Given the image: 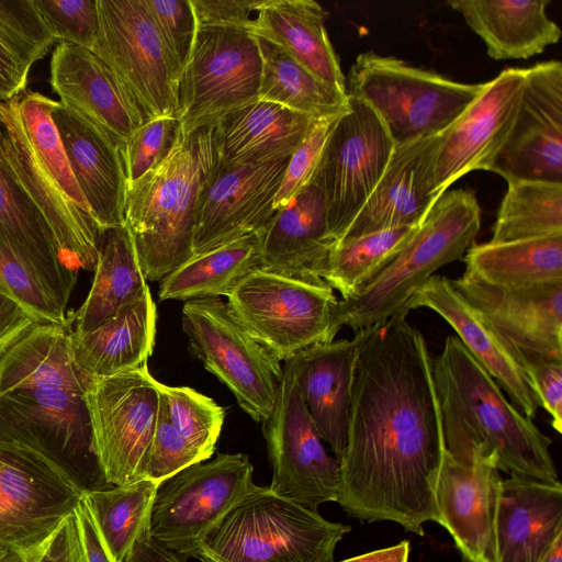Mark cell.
<instances>
[{
    "label": "cell",
    "mask_w": 562,
    "mask_h": 562,
    "mask_svg": "<svg viewBox=\"0 0 562 562\" xmlns=\"http://www.w3.org/2000/svg\"><path fill=\"white\" fill-rule=\"evenodd\" d=\"M158 483L142 479L85 494L97 528L114 562H124L139 536L149 529Z\"/></svg>",
    "instance_id": "60d3db41"
},
{
    "label": "cell",
    "mask_w": 562,
    "mask_h": 562,
    "mask_svg": "<svg viewBox=\"0 0 562 562\" xmlns=\"http://www.w3.org/2000/svg\"><path fill=\"white\" fill-rule=\"evenodd\" d=\"M347 446L337 503L361 521L424 536L438 520L435 483L446 450L432 358L406 316L356 331Z\"/></svg>",
    "instance_id": "6da1fadb"
},
{
    "label": "cell",
    "mask_w": 562,
    "mask_h": 562,
    "mask_svg": "<svg viewBox=\"0 0 562 562\" xmlns=\"http://www.w3.org/2000/svg\"><path fill=\"white\" fill-rule=\"evenodd\" d=\"M336 241L328 228L323 193L312 181L288 205L278 209L260 233L259 269L323 282Z\"/></svg>",
    "instance_id": "d4e9b609"
},
{
    "label": "cell",
    "mask_w": 562,
    "mask_h": 562,
    "mask_svg": "<svg viewBox=\"0 0 562 562\" xmlns=\"http://www.w3.org/2000/svg\"><path fill=\"white\" fill-rule=\"evenodd\" d=\"M451 283L522 357L562 361V281L505 289L462 274Z\"/></svg>",
    "instance_id": "cb8c5ba5"
},
{
    "label": "cell",
    "mask_w": 562,
    "mask_h": 562,
    "mask_svg": "<svg viewBox=\"0 0 562 562\" xmlns=\"http://www.w3.org/2000/svg\"><path fill=\"white\" fill-rule=\"evenodd\" d=\"M155 336L156 305L148 289L94 329L71 333L74 359L94 379L112 376L146 364Z\"/></svg>",
    "instance_id": "e575fe53"
},
{
    "label": "cell",
    "mask_w": 562,
    "mask_h": 562,
    "mask_svg": "<svg viewBox=\"0 0 562 562\" xmlns=\"http://www.w3.org/2000/svg\"><path fill=\"white\" fill-rule=\"evenodd\" d=\"M37 323V317L22 304L0 293V355Z\"/></svg>",
    "instance_id": "11a10c76"
},
{
    "label": "cell",
    "mask_w": 562,
    "mask_h": 562,
    "mask_svg": "<svg viewBox=\"0 0 562 562\" xmlns=\"http://www.w3.org/2000/svg\"><path fill=\"white\" fill-rule=\"evenodd\" d=\"M260 234L193 255L160 281L159 299L190 301L228 296L260 268Z\"/></svg>",
    "instance_id": "74e56055"
},
{
    "label": "cell",
    "mask_w": 562,
    "mask_h": 562,
    "mask_svg": "<svg viewBox=\"0 0 562 562\" xmlns=\"http://www.w3.org/2000/svg\"><path fill=\"white\" fill-rule=\"evenodd\" d=\"M480 226L481 209L471 190L442 193L404 247L355 296L338 301V331L406 316L416 292L435 271L463 258Z\"/></svg>",
    "instance_id": "277c9868"
},
{
    "label": "cell",
    "mask_w": 562,
    "mask_h": 562,
    "mask_svg": "<svg viewBox=\"0 0 562 562\" xmlns=\"http://www.w3.org/2000/svg\"><path fill=\"white\" fill-rule=\"evenodd\" d=\"M76 515L88 562H114L97 528L85 496L76 509Z\"/></svg>",
    "instance_id": "9f6ffc18"
},
{
    "label": "cell",
    "mask_w": 562,
    "mask_h": 562,
    "mask_svg": "<svg viewBox=\"0 0 562 562\" xmlns=\"http://www.w3.org/2000/svg\"><path fill=\"white\" fill-rule=\"evenodd\" d=\"M550 0H452L493 59H527L559 42L561 30L547 7Z\"/></svg>",
    "instance_id": "4dcf8cb0"
},
{
    "label": "cell",
    "mask_w": 562,
    "mask_h": 562,
    "mask_svg": "<svg viewBox=\"0 0 562 562\" xmlns=\"http://www.w3.org/2000/svg\"><path fill=\"white\" fill-rule=\"evenodd\" d=\"M418 226H402L337 240L329 254L323 280L341 294V300L355 296L404 247Z\"/></svg>",
    "instance_id": "7bdbcfd3"
},
{
    "label": "cell",
    "mask_w": 562,
    "mask_h": 562,
    "mask_svg": "<svg viewBox=\"0 0 562 562\" xmlns=\"http://www.w3.org/2000/svg\"><path fill=\"white\" fill-rule=\"evenodd\" d=\"M0 441L40 454L85 494L113 486L99 462L85 393L34 389L0 395Z\"/></svg>",
    "instance_id": "52a82bcc"
},
{
    "label": "cell",
    "mask_w": 562,
    "mask_h": 562,
    "mask_svg": "<svg viewBox=\"0 0 562 562\" xmlns=\"http://www.w3.org/2000/svg\"><path fill=\"white\" fill-rule=\"evenodd\" d=\"M124 562H182L173 551L154 540L149 530L136 540Z\"/></svg>",
    "instance_id": "6f0895ef"
},
{
    "label": "cell",
    "mask_w": 562,
    "mask_h": 562,
    "mask_svg": "<svg viewBox=\"0 0 562 562\" xmlns=\"http://www.w3.org/2000/svg\"><path fill=\"white\" fill-rule=\"evenodd\" d=\"M262 432L272 468V492L313 510L337 502L339 462L329 456L311 419L290 360L273 408L262 422Z\"/></svg>",
    "instance_id": "5bb4252c"
},
{
    "label": "cell",
    "mask_w": 562,
    "mask_h": 562,
    "mask_svg": "<svg viewBox=\"0 0 562 562\" xmlns=\"http://www.w3.org/2000/svg\"><path fill=\"white\" fill-rule=\"evenodd\" d=\"M288 159L238 166L217 160L199 198L193 255L265 229Z\"/></svg>",
    "instance_id": "ffe728a7"
},
{
    "label": "cell",
    "mask_w": 562,
    "mask_h": 562,
    "mask_svg": "<svg viewBox=\"0 0 562 562\" xmlns=\"http://www.w3.org/2000/svg\"><path fill=\"white\" fill-rule=\"evenodd\" d=\"M196 462L202 460L173 427L160 393L158 418L144 479L159 483Z\"/></svg>",
    "instance_id": "681fc988"
},
{
    "label": "cell",
    "mask_w": 562,
    "mask_h": 562,
    "mask_svg": "<svg viewBox=\"0 0 562 562\" xmlns=\"http://www.w3.org/2000/svg\"><path fill=\"white\" fill-rule=\"evenodd\" d=\"M179 132L175 116H162L140 125L119 149L126 184L140 179L169 153Z\"/></svg>",
    "instance_id": "bcb514c9"
},
{
    "label": "cell",
    "mask_w": 562,
    "mask_h": 562,
    "mask_svg": "<svg viewBox=\"0 0 562 562\" xmlns=\"http://www.w3.org/2000/svg\"><path fill=\"white\" fill-rule=\"evenodd\" d=\"M254 467L244 453H218L158 483L149 535L177 555L198 558L213 526L255 485Z\"/></svg>",
    "instance_id": "30bf717a"
},
{
    "label": "cell",
    "mask_w": 562,
    "mask_h": 562,
    "mask_svg": "<svg viewBox=\"0 0 562 562\" xmlns=\"http://www.w3.org/2000/svg\"><path fill=\"white\" fill-rule=\"evenodd\" d=\"M160 393L176 430L202 461L207 460L214 453L225 409L211 397L188 386L160 383Z\"/></svg>",
    "instance_id": "ee69618b"
},
{
    "label": "cell",
    "mask_w": 562,
    "mask_h": 562,
    "mask_svg": "<svg viewBox=\"0 0 562 562\" xmlns=\"http://www.w3.org/2000/svg\"><path fill=\"white\" fill-rule=\"evenodd\" d=\"M445 446L458 461L490 460L498 471L559 482L552 440L521 414L457 336L432 359Z\"/></svg>",
    "instance_id": "7a4b0ae2"
},
{
    "label": "cell",
    "mask_w": 562,
    "mask_h": 562,
    "mask_svg": "<svg viewBox=\"0 0 562 562\" xmlns=\"http://www.w3.org/2000/svg\"><path fill=\"white\" fill-rule=\"evenodd\" d=\"M488 171L507 182L562 183V64L525 68V86L509 135Z\"/></svg>",
    "instance_id": "d6986e66"
},
{
    "label": "cell",
    "mask_w": 562,
    "mask_h": 562,
    "mask_svg": "<svg viewBox=\"0 0 562 562\" xmlns=\"http://www.w3.org/2000/svg\"><path fill=\"white\" fill-rule=\"evenodd\" d=\"M93 272L91 289L70 319L74 335L94 329L149 289L125 224L103 229Z\"/></svg>",
    "instance_id": "d590c367"
},
{
    "label": "cell",
    "mask_w": 562,
    "mask_h": 562,
    "mask_svg": "<svg viewBox=\"0 0 562 562\" xmlns=\"http://www.w3.org/2000/svg\"><path fill=\"white\" fill-rule=\"evenodd\" d=\"M483 88L372 52L359 54L346 77L347 95L371 106L395 146L439 134Z\"/></svg>",
    "instance_id": "8992f818"
},
{
    "label": "cell",
    "mask_w": 562,
    "mask_h": 562,
    "mask_svg": "<svg viewBox=\"0 0 562 562\" xmlns=\"http://www.w3.org/2000/svg\"><path fill=\"white\" fill-rule=\"evenodd\" d=\"M144 3L162 42L183 69L196 33L190 0H144Z\"/></svg>",
    "instance_id": "f907efd6"
},
{
    "label": "cell",
    "mask_w": 562,
    "mask_h": 562,
    "mask_svg": "<svg viewBox=\"0 0 562 562\" xmlns=\"http://www.w3.org/2000/svg\"><path fill=\"white\" fill-rule=\"evenodd\" d=\"M92 47L112 70L146 122L177 117L182 67L162 42L144 0H97Z\"/></svg>",
    "instance_id": "9c48e42d"
},
{
    "label": "cell",
    "mask_w": 562,
    "mask_h": 562,
    "mask_svg": "<svg viewBox=\"0 0 562 562\" xmlns=\"http://www.w3.org/2000/svg\"><path fill=\"white\" fill-rule=\"evenodd\" d=\"M262 71L259 99L319 120L345 114L348 95L324 83L279 47L258 38Z\"/></svg>",
    "instance_id": "f35d334b"
},
{
    "label": "cell",
    "mask_w": 562,
    "mask_h": 562,
    "mask_svg": "<svg viewBox=\"0 0 562 562\" xmlns=\"http://www.w3.org/2000/svg\"><path fill=\"white\" fill-rule=\"evenodd\" d=\"M464 276L505 289L562 281V234L475 244L462 258Z\"/></svg>",
    "instance_id": "8d00e7d4"
},
{
    "label": "cell",
    "mask_w": 562,
    "mask_h": 562,
    "mask_svg": "<svg viewBox=\"0 0 562 562\" xmlns=\"http://www.w3.org/2000/svg\"><path fill=\"white\" fill-rule=\"evenodd\" d=\"M540 562H562V535H560Z\"/></svg>",
    "instance_id": "94428289"
},
{
    "label": "cell",
    "mask_w": 562,
    "mask_h": 562,
    "mask_svg": "<svg viewBox=\"0 0 562 562\" xmlns=\"http://www.w3.org/2000/svg\"><path fill=\"white\" fill-rule=\"evenodd\" d=\"M562 234V183L507 182L490 241L503 243Z\"/></svg>",
    "instance_id": "b9f144b4"
},
{
    "label": "cell",
    "mask_w": 562,
    "mask_h": 562,
    "mask_svg": "<svg viewBox=\"0 0 562 562\" xmlns=\"http://www.w3.org/2000/svg\"><path fill=\"white\" fill-rule=\"evenodd\" d=\"M0 154L21 190L48 226L64 262L93 271L103 229L63 192L38 161L15 97L0 100Z\"/></svg>",
    "instance_id": "ac0fdd59"
},
{
    "label": "cell",
    "mask_w": 562,
    "mask_h": 562,
    "mask_svg": "<svg viewBox=\"0 0 562 562\" xmlns=\"http://www.w3.org/2000/svg\"><path fill=\"white\" fill-rule=\"evenodd\" d=\"M490 460L475 457L471 464L447 449L435 483L437 522L451 536L467 562H496L495 520L502 484Z\"/></svg>",
    "instance_id": "7402d4cb"
},
{
    "label": "cell",
    "mask_w": 562,
    "mask_h": 562,
    "mask_svg": "<svg viewBox=\"0 0 562 562\" xmlns=\"http://www.w3.org/2000/svg\"><path fill=\"white\" fill-rule=\"evenodd\" d=\"M217 160L213 126L179 130L166 157L126 184L124 224L146 280L164 279L193 256L199 198Z\"/></svg>",
    "instance_id": "3957f363"
},
{
    "label": "cell",
    "mask_w": 562,
    "mask_h": 562,
    "mask_svg": "<svg viewBox=\"0 0 562 562\" xmlns=\"http://www.w3.org/2000/svg\"><path fill=\"white\" fill-rule=\"evenodd\" d=\"M94 378L75 361L67 323H37L0 355V395L63 389L86 393Z\"/></svg>",
    "instance_id": "836d02e7"
},
{
    "label": "cell",
    "mask_w": 562,
    "mask_h": 562,
    "mask_svg": "<svg viewBox=\"0 0 562 562\" xmlns=\"http://www.w3.org/2000/svg\"><path fill=\"white\" fill-rule=\"evenodd\" d=\"M85 493L60 470L22 446L0 441V547H42Z\"/></svg>",
    "instance_id": "2e32d148"
},
{
    "label": "cell",
    "mask_w": 562,
    "mask_h": 562,
    "mask_svg": "<svg viewBox=\"0 0 562 562\" xmlns=\"http://www.w3.org/2000/svg\"><path fill=\"white\" fill-rule=\"evenodd\" d=\"M191 351L234 394L255 422L270 415L283 368L233 316L220 297L190 300L181 311Z\"/></svg>",
    "instance_id": "7c38bea8"
},
{
    "label": "cell",
    "mask_w": 562,
    "mask_h": 562,
    "mask_svg": "<svg viewBox=\"0 0 562 562\" xmlns=\"http://www.w3.org/2000/svg\"><path fill=\"white\" fill-rule=\"evenodd\" d=\"M56 43L33 0H0V100L27 89L32 66Z\"/></svg>",
    "instance_id": "ab89813d"
},
{
    "label": "cell",
    "mask_w": 562,
    "mask_h": 562,
    "mask_svg": "<svg viewBox=\"0 0 562 562\" xmlns=\"http://www.w3.org/2000/svg\"><path fill=\"white\" fill-rule=\"evenodd\" d=\"M524 86L525 68L504 69L484 82L462 114L435 136L429 162L435 198L467 173L490 169L513 127Z\"/></svg>",
    "instance_id": "e0dca14e"
},
{
    "label": "cell",
    "mask_w": 562,
    "mask_h": 562,
    "mask_svg": "<svg viewBox=\"0 0 562 562\" xmlns=\"http://www.w3.org/2000/svg\"><path fill=\"white\" fill-rule=\"evenodd\" d=\"M349 109L336 122L313 182L323 193L331 236L339 240L382 177L394 143L366 102L348 97Z\"/></svg>",
    "instance_id": "9a60e30c"
},
{
    "label": "cell",
    "mask_w": 562,
    "mask_h": 562,
    "mask_svg": "<svg viewBox=\"0 0 562 562\" xmlns=\"http://www.w3.org/2000/svg\"><path fill=\"white\" fill-rule=\"evenodd\" d=\"M37 562H88L76 512L46 541Z\"/></svg>",
    "instance_id": "db71d44e"
},
{
    "label": "cell",
    "mask_w": 562,
    "mask_h": 562,
    "mask_svg": "<svg viewBox=\"0 0 562 562\" xmlns=\"http://www.w3.org/2000/svg\"><path fill=\"white\" fill-rule=\"evenodd\" d=\"M436 135L394 146L382 177L340 239L422 223L437 201L429 175Z\"/></svg>",
    "instance_id": "4316f807"
},
{
    "label": "cell",
    "mask_w": 562,
    "mask_h": 562,
    "mask_svg": "<svg viewBox=\"0 0 562 562\" xmlns=\"http://www.w3.org/2000/svg\"><path fill=\"white\" fill-rule=\"evenodd\" d=\"M418 307L440 315L467 350L506 391L512 404L527 418L536 416L540 403L525 370L522 355L456 290L450 279L432 276L411 302V310Z\"/></svg>",
    "instance_id": "603a6c76"
},
{
    "label": "cell",
    "mask_w": 562,
    "mask_h": 562,
    "mask_svg": "<svg viewBox=\"0 0 562 562\" xmlns=\"http://www.w3.org/2000/svg\"><path fill=\"white\" fill-rule=\"evenodd\" d=\"M53 119L74 176L100 227L124 224L126 181L119 149L60 104Z\"/></svg>",
    "instance_id": "d6a6232c"
},
{
    "label": "cell",
    "mask_w": 562,
    "mask_h": 562,
    "mask_svg": "<svg viewBox=\"0 0 562 562\" xmlns=\"http://www.w3.org/2000/svg\"><path fill=\"white\" fill-rule=\"evenodd\" d=\"M249 32L283 50L333 89L346 93V77L329 41L326 11L313 0H259Z\"/></svg>",
    "instance_id": "f1b7e54d"
},
{
    "label": "cell",
    "mask_w": 562,
    "mask_h": 562,
    "mask_svg": "<svg viewBox=\"0 0 562 562\" xmlns=\"http://www.w3.org/2000/svg\"><path fill=\"white\" fill-rule=\"evenodd\" d=\"M44 544L40 548L30 550H16L0 547V562H37Z\"/></svg>",
    "instance_id": "91938a15"
},
{
    "label": "cell",
    "mask_w": 562,
    "mask_h": 562,
    "mask_svg": "<svg viewBox=\"0 0 562 562\" xmlns=\"http://www.w3.org/2000/svg\"><path fill=\"white\" fill-rule=\"evenodd\" d=\"M262 60L248 30L196 29L178 88L179 130L214 126L259 99Z\"/></svg>",
    "instance_id": "8fae6325"
},
{
    "label": "cell",
    "mask_w": 562,
    "mask_h": 562,
    "mask_svg": "<svg viewBox=\"0 0 562 562\" xmlns=\"http://www.w3.org/2000/svg\"><path fill=\"white\" fill-rule=\"evenodd\" d=\"M409 542L403 540L397 544L362 553L339 562H408Z\"/></svg>",
    "instance_id": "680465c9"
},
{
    "label": "cell",
    "mask_w": 562,
    "mask_h": 562,
    "mask_svg": "<svg viewBox=\"0 0 562 562\" xmlns=\"http://www.w3.org/2000/svg\"><path fill=\"white\" fill-rule=\"evenodd\" d=\"M340 116L312 121L303 139L288 159L273 201L276 211L288 205L313 181L326 142Z\"/></svg>",
    "instance_id": "7dc6e473"
},
{
    "label": "cell",
    "mask_w": 562,
    "mask_h": 562,
    "mask_svg": "<svg viewBox=\"0 0 562 562\" xmlns=\"http://www.w3.org/2000/svg\"><path fill=\"white\" fill-rule=\"evenodd\" d=\"M525 370L537 394L540 407L551 418V426L562 432V361L524 357Z\"/></svg>",
    "instance_id": "816d5d0a"
},
{
    "label": "cell",
    "mask_w": 562,
    "mask_h": 562,
    "mask_svg": "<svg viewBox=\"0 0 562 562\" xmlns=\"http://www.w3.org/2000/svg\"><path fill=\"white\" fill-rule=\"evenodd\" d=\"M49 75L61 108L117 149L146 123L112 70L91 49L57 43Z\"/></svg>",
    "instance_id": "44dd1931"
},
{
    "label": "cell",
    "mask_w": 562,
    "mask_h": 562,
    "mask_svg": "<svg viewBox=\"0 0 562 562\" xmlns=\"http://www.w3.org/2000/svg\"><path fill=\"white\" fill-rule=\"evenodd\" d=\"M198 559L201 562H228L205 550H201L200 554L198 555Z\"/></svg>",
    "instance_id": "6125c7cd"
},
{
    "label": "cell",
    "mask_w": 562,
    "mask_h": 562,
    "mask_svg": "<svg viewBox=\"0 0 562 562\" xmlns=\"http://www.w3.org/2000/svg\"><path fill=\"white\" fill-rule=\"evenodd\" d=\"M338 301L326 282L256 269L227 296L237 322L279 361L334 340Z\"/></svg>",
    "instance_id": "ba28073f"
},
{
    "label": "cell",
    "mask_w": 562,
    "mask_h": 562,
    "mask_svg": "<svg viewBox=\"0 0 562 562\" xmlns=\"http://www.w3.org/2000/svg\"><path fill=\"white\" fill-rule=\"evenodd\" d=\"M312 121L258 99L228 113L213 126L218 161L238 166L288 159Z\"/></svg>",
    "instance_id": "1f68e13d"
},
{
    "label": "cell",
    "mask_w": 562,
    "mask_h": 562,
    "mask_svg": "<svg viewBox=\"0 0 562 562\" xmlns=\"http://www.w3.org/2000/svg\"><path fill=\"white\" fill-rule=\"evenodd\" d=\"M33 3L57 43L92 49L99 29L97 0H33Z\"/></svg>",
    "instance_id": "c3c4849f"
},
{
    "label": "cell",
    "mask_w": 562,
    "mask_h": 562,
    "mask_svg": "<svg viewBox=\"0 0 562 562\" xmlns=\"http://www.w3.org/2000/svg\"><path fill=\"white\" fill-rule=\"evenodd\" d=\"M0 231L54 305L66 315L78 272L61 259L48 226L16 183L1 154Z\"/></svg>",
    "instance_id": "f546056e"
},
{
    "label": "cell",
    "mask_w": 562,
    "mask_h": 562,
    "mask_svg": "<svg viewBox=\"0 0 562 562\" xmlns=\"http://www.w3.org/2000/svg\"><path fill=\"white\" fill-rule=\"evenodd\" d=\"M356 356L353 339H334L290 359L311 419L338 462L348 439Z\"/></svg>",
    "instance_id": "83f0119b"
},
{
    "label": "cell",
    "mask_w": 562,
    "mask_h": 562,
    "mask_svg": "<svg viewBox=\"0 0 562 562\" xmlns=\"http://www.w3.org/2000/svg\"><path fill=\"white\" fill-rule=\"evenodd\" d=\"M0 293L12 297L41 323H67L35 276L19 257L13 246L0 231Z\"/></svg>",
    "instance_id": "f6af8a7d"
},
{
    "label": "cell",
    "mask_w": 562,
    "mask_h": 562,
    "mask_svg": "<svg viewBox=\"0 0 562 562\" xmlns=\"http://www.w3.org/2000/svg\"><path fill=\"white\" fill-rule=\"evenodd\" d=\"M562 535V484L509 475L495 520L496 562H540Z\"/></svg>",
    "instance_id": "484cf974"
},
{
    "label": "cell",
    "mask_w": 562,
    "mask_h": 562,
    "mask_svg": "<svg viewBox=\"0 0 562 562\" xmlns=\"http://www.w3.org/2000/svg\"><path fill=\"white\" fill-rule=\"evenodd\" d=\"M259 0H190L196 29L248 30Z\"/></svg>",
    "instance_id": "f5cc1de1"
},
{
    "label": "cell",
    "mask_w": 562,
    "mask_h": 562,
    "mask_svg": "<svg viewBox=\"0 0 562 562\" xmlns=\"http://www.w3.org/2000/svg\"><path fill=\"white\" fill-rule=\"evenodd\" d=\"M85 396L108 483L119 486L144 479L160 405V382L147 363L94 379Z\"/></svg>",
    "instance_id": "4fadbf2b"
},
{
    "label": "cell",
    "mask_w": 562,
    "mask_h": 562,
    "mask_svg": "<svg viewBox=\"0 0 562 562\" xmlns=\"http://www.w3.org/2000/svg\"><path fill=\"white\" fill-rule=\"evenodd\" d=\"M350 530L255 484L204 536L201 550L228 562H334Z\"/></svg>",
    "instance_id": "5b68a950"
}]
</instances>
